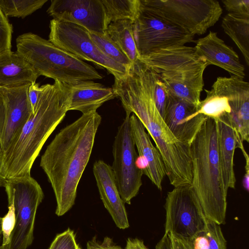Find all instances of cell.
Instances as JSON below:
<instances>
[{
  "label": "cell",
  "mask_w": 249,
  "mask_h": 249,
  "mask_svg": "<svg viewBox=\"0 0 249 249\" xmlns=\"http://www.w3.org/2000/svg\"><path fill=\"white\" fill-rule=\"evenodd\" d=\"M156 249H192V248L189 241L165 233L156 246Z\"/></svg>",
  "instance_id": "cell-32"
},
{
  "label": "cell",
  "mask_w": 249,
  "mask_h": 249,
  "mask_svg": "<svg viewBox=\"0 0 249 249\" xmlns=\"http://www.w3.org/2000/svg\"><path fill=\"white\" fill-rule=\"evenodd\" d=\"M222 27L243 54L249 65V16L228 13L223 18Z\"/></svg>",
  "instance_id": "cell-24"
},
{
  "label": "cell",
  "mask_w": 249,
  "mask_h": 249,
  "mask_svg": "<svg viewBox=\"0 0 249 249\" xmlns=\"http://www.w3.org/2000/svg\"><path fill=\"white\" fill-rule=\"evenodd\" d=\"M93 173L105 208L117 227L127 229L129 224L124 203L120 195L111 166L98 160L93 164Z\"/></svg>",
  "instance_id": "cell-18"
},
{
  "label": "cell",
  "mask_w": 249,
  "mask_h": 249,
  "mask_svg": "<svg viewBox=\"0 0 249 249\" xmlns=\"http://www.w3.org/2000/svg\"><path fill=\"white\" fill-rule=\"evenodd\" d=\"M90 36L100 49L108 57L117 63L129 68L132 63L118 46L106 34L100 35L90 33Z\"/></svg>",
  "instance_id": "cell-28"
},
{
  "label": "cell",
  "mask_w": 249,
  "mask_h": 249,
  "mask_svg": "<svg viewBox=\"0 0 249 249\" xmlns=\"http://www.w3.org/2000/svg\"><path fill=\"white\" fill-rule=\"evenodd\" d=\"M87 249H122V248L114 244L112 239L108 237L104 238L102 242L97 240L96 236L87 242Z\"/></svg>",
  "instance_id": "cell-35"
},
{
  "label": "cell",
  "mask_w": 249,
  "mask_h": 249,
  "mask_svg": "<svg viewBox=\"0 0 249 249\" xmlns=\"http://www.w3.org/2000/svg\"><path fill=\"white\" fill-rule=\"evenodd\" d=\"M105 34L118 46L132 64L138 60L133 21L125 19L112 22L108 25Z\"/></svg>",
  "instance_id": "cell-23"
},
{
  "label": "cell",
  "mask_w": 249,
  "mask_h": 249,
  "mask_svg": "<svg viewBox=\"0 0 249 249\" xmlns=\"http://www.w3.org/2000/svg\"><path fill=\"white\" fill-rule=\"evenodd\" d=\"M165 233L190 241L205 228L206 218L191 184L174 187L165 199Z\"/></svg>",
  "instance_id": "cell-11"
},
{
  "label": "cell",
  "mask_w": 249,
  "mask_h": 249,
  "mask_svg": "<svg viewBox=\"0 0 249 249\" xmlns=\"http://www.w3.org/2000/svg\"><path fill=\"white\" fill-rule=\"evenodd\" d=\"M39 76L31 65L16 52L0 54V88L30 85Z\"/></svg>",
  "instance_id": "cell-21"
},
{
  "label": "cell",
  "mask_w": 249,
  "mask_h": 249,
  "mask_svg": "<svg viewBox=\"0 0 249 249\" xmlns=\"http://www.w3.org/2000/svg\"><path fill=\"white\" fill-rule=\"evenodd\" d=\"M8 211L3 217H2L1 230L2 242L0 249H6L9 245L12 232L14 229L16 223V216L13 199L7 197Z\"/></svg>",
  "instance_id": "cell-29"
},
{
  "label": "cell",
  "mask_w": 249,
  "mask_h": 249,
  "mask_svg": "<svg viewBox=\"0 0 249 249\" xmlns=\"http://www.w3.org/2000/svg\"><path fill=\"white\" fill-rule=\"evenodd\" d=\"M206 117L197 112L195 105L169 90L163 119L180 142L190 146Z\"/></svg>",
  "instance_id": "cell-14"
},
{
  "label": "cell",
  "mask_w": 249,
  "mask_h": 249,
  "mask_svg": "<svg viewBox=\"0 0 249 249\" xmlns=\"http://www.w3.org/2000/svg\"><path fill=\"white\" fill-rule=\"evenodd\" d=\"M217 142L219 164L223 188L227 195L228 189H234L236 178L234 171V155L237 148V134L230 118L224 116L216 120Z\"/></svg>",
  "instance_id": "cell-20"
},
{
  "label": "cell",
  "mask_w": 249,
  "mask_h": 249,
  "mask_svg": "<svg viewBox=\"0 0 249 249\" xmlns=\"http://www.w3.org/2000/svg\"><path fill=\"white\" fill-rule=\"evenodd\" d=\"M141 6L153 14L195 36L205 34L222 14L216 0H140Z\"/></svg>",
  "instance_id": "cell-7"
},
{
  "label": "cell",
  "mask_w": 249,
  "mask_h": 249,
  "mask_svg": "<svg viewBox=\"0 0 249 249\" xmlns=\"http://www.w3.org/2000/svg\"><path fill=\"white\" fill-rule=\"evenodd\" d=\"M125 113L134 114L143 125L162 158L171 185H190L192 179L190 147L178 140L157 107V94L150 86H141L119 97Z\"/></svg>",
  "instance_id": "cell-3"
},
{
  "label": "cell",
  "mask_w": 249,
  "mask_h": 249,
  "mask_svg": "<svg viewBox=\"0 0 249 249\" xmlns=\"http://www.w3.org/2000/svg\"><path fill=\"white\" fill-rule=\"evenodd\" d=\"M125 113L115 137L111 167L122 200L124 203L130 204L142 185L143 172L138 165V156L130 130L131 114Z\"/></svg>",
  "instance_id": "cell-10"
},
{
  "label": "cell",
  "mask_w": 249,
  "mask_h": 249,
  "mask_svg": "<svg viewBox=\"0 0 249 249\" xmlns=\"http://www.w3.org/2000/svg\"><path fill=\"white\" fill-rule=\"evenodd\" d=\"M101 121L96 111L82 114L60 130L41 157L40 166L53 190L57 216L65 214L75 203Z\"/></svg>",
  "instance_id": "cell-1"
},
{
  "label": "cell",
  "mask_w": 249,
  "mask_h": 249,
  "mask_svg": "<svg viewBox=\"0 0 249 249\" xmlns=\"http://www.w3.org/2000/svg\"><path fill=\"white\" fill-rule=\"evenodd\" d=\"M49 40L78 58L106 69L115 78L126 74L128 68L108 57L92 40L85 28L73 23L52 19Z\"/></svg>",
  "instance_id": "cell-9"
},
{
  "label": "cell",
  "mask_w": 249,
  "mask_h": 249,
  "mask_svg": "<svg viewBox=\"0 0 249 249\" xmlns=\"http://www.w3.org/2000/svg\"><path fill=\"white\" fill-rule=\"evenodd\" d=\"M48 0H0V8L7 18H22L41 8Z\"/></svg>",
  "instance_id": "cell-27"
},
{
  "label": "cell",
  "mask_w": 249,
  "mask_h": 249,
  "mask_svg": "<svg viewBox=\"0 0 249 249\" xmlns=\"http://www.w3.org/2000/svg\"><path fill=\"white\" fill-rule=\"evenodd\" d=\"M242 184L244 189L249 191V172H246L243 178Z\"/></svg>",
  "instance_id": "cell-39"
},
{
  "label": "cell",
  "mask_w": 249,
  "mask_h": 249,
  "mask_svg": "<svg viewBox=\"0 0 249 249\" xmlns=\"http://www.w3.org/2000/svg\"><path fill=\"white\" fill-rule=\"evenodd\" d=\"M49 249H81L77 243L75 234L70 228L58 234L51 243Z\"/></svg>",
  "instance_id": "cell-30"
},
{
  "label": "cell",
  "mask_w": 249,
  "mask_h": 249,
  "mask_svg": "<svg viewBox=\"0 0 249 249\" xmlns=\"http://www.w3.org/2000/svg\"><path fill=\"white\" fill-rule=\"evenodd\" d=\"M138 60L160 76L169 90L198 107L208 66L194 47L177 45L158 50Z\"/></svg>",
  "instance_id": "cell-5"
},
{
  "label": "cell",
  "mask_w": 249,
  "mask_h": 249,
  "mask_svg": "<svg viewBox=\"0 0 249 249\" xmlns=\"http://www.w3.org/2000/svg\"><path fill=\"white\" fill-rule=\"evenodd\" d=\"M12 25L0 8V54L11 50Z\"/></svg>",
  "instance_id": "cell-31"
},
{
  "label": "cell",
  "mask_w": 249,
  "mask_h": 249,
  "mask_svg": "<svg viewBox=\"0 0 249 249\" xmlns=\"http://www.w3.org/2000/svg\"><path fill=\"white\" fill-rule=\"evenodd\" d=\"M228 13L249 16V0H222Z\"/></svg>",
  "instance_id": "cell-33"
},
{
  "label": "cell",
  "mask_w": 249,
  "mask_h": 249,
  "mask_svg": "<svg viewBox=\"0 0 249 249\" xmlns=\"http://www.w3.org/2000/svg\"><path fill=\"white\" fill-rule=\"evenodd\" d=\"M133 24L139 57L160 49L195 42L194 36L181 28L153 14L141 5Z\"/></svg>",
  "instance_id": "cell-12"
},
{
  "label": "cell",
  "mask_w": 249,
  "mask_h": 249,
  "mask_svg": "<svg viewBox=\"0 0 249 249\" xmlns=\"http://www.w3.org/2000/svg\"><path fill=\"white\" fill-rule=\"evenodd\" d=\"M16 47V52L39 76L64 84L103 78L90 65L34 33H26L18 36Z\"/></svg>",
  "instance_id": "cell-6"
},
{
  "label": "cell",
  "mask_w": 249,
  "mask_h": 249,
  "mask_svg": "<svg viewBox=\"0 0 249 249\" xmlns=\"http://www.w3.org/2000/svg\"><path fill=\"white\" fill-rule=\"evenodd\" d=\"M6 117V102L1 88H0V142L5 127Z\"/></svg>",
  "instance_id": "cell-36"
},
{
  "label": "cell",
  "mask_w": 249,
  "mask_h": 249,
  "mask_svg": "<svg viewBox=\"0 0 249 249\" xmlns=\"http://www.w3.org/2000/svg\"><path fill=\"white\" fill-rule=\"evenodd\" d=\"M7 197L13 199L16 223L6 249H27L34 240L37 208L44 198L39 184L31 176L7 179L4 187Z\"/></svg>",
  "instance_id": "cell-8"
},
{
  "label": "cell",
  "mask_w": 249,
  "mask_h": 249,
  "mask_svg": "<svg viewBox=\"0 0 249 249\" xmlns=\"http://www.w3.org/2000/svg\"><path fill=\"white\" fill-rule=\"evenodd\" d=\"M69 98L63 83L43 85L34 113L3 154L2 173L6 179L31 176L33 163L46 141L68 111Z\"/></svg>",
  "instance_id": "cell-2"
},
{
  "label": "cell",
  "mask_w": 249,
  "mask_h": 249,
  "mask_svg": "<svg viewBox=\"0 0 249 249\" xmlns=\"http://www.w3.org/2000/svg\"><path fill=\"white\" fill-rule=\"evenodd\" d=\"M30 85L1 88L6 106L5 124L0 142L3 154L33 114L28 96Z\"/></svg>",
  "instance_id": "cell-15"
},
{
  "label": "cell",
  "mask_w": 249,
  "mask_h": 249,
  "mask_svg": "<svg viewBox=\"0 0 249 249\" xmlns=\"http://www.w3.org/2000/svg\"><path fill=\"white\" fill-rule=\"evenodd\" d=\"M188 241L192 249H227L220 225L207 218L204 229Z\"/></svg>",
  "instance_id": "cell-25"
},
{
  "label": "cell",
  "mask_w": 249,
  "mask_h": 249,
  "mask_svg": "<svg viewBox=\"0 0 249 249\" xmlns=\"http://www.w3.org/2000/svg\"><path fill=\"white\" fill-rule=\"evenodd\" d=\"M53 19L81 26L104 35L107 27L102 0H52L47 10Z\"/></svg>",
  "instance_id": "cell-13"
},
{
  "label": "cell",
  "mask_w": 249,
  "mask_h": 249,
  "mask_svg": "<svg viewBox=\"0 0 249 249\" xmlns=\"http://www.w3.org/2000/svg\"><path fill=\"white\" fill-rule=\"evenodd\" d=\"M125 249H133L131 239L128 238L126 242V245Z\"/></svg>",
  "instance_id": "cell-40"
},
{
  "label": "cell",
  "mask_w": 249,
  "mask_h": 249,
  "mask_svg": "<svg viewBox=\"0 0 249 249\" xmlns=\"http://www.w3.org/2000/svg\"><path fill=\"white\" fill-rule=\"evenodd\" d=\"M133 249H148L142 241L137 239H131Z\"/></svg>",
  "instance_id": "cell-38"
},
{
  "label": "cell",
  "mask_w": 249,
  "mask_h": 249,
  "mask_svg": "<svg viewBox=\"0 0 249 249\" xmlns=\"http://www.w3.org/2000/svg\"><path fill=\"white\" fill-rule=\"evenodd\" d=\"M43 89V85L39 86L36 82L31 84L28 88V96L33 113L39 102Z\"/></svg>",
  "instance_id": "cell-34"
},
{
  "label": "cell",
  "mask_w": 249,
  "mask_h": 249,
  "mask_svg": "<svg viewBox=\"0 0 249 249\" xmlns=\"http://www.w3.org/2000/svg\"><path fill=\"white\" fill-rule=\"evenodd\" d=\"M132 138L141 161V168L159 190H162V181L166 176L161 155L151 142L150 136L143 125L133 113L129 118Z\"/></svg>",
  "instance_id": "cell-16"
},
{
  "label": "cell",
  "mask_w": 249,
  "mask_h": 249,
  "mask_svg": "<svg viewBox=\"0 0 249 249\" xmlns=\"http://www.w3.org/2000/svg\"><path fill=\"white\" fill-rule=\"evenodd\" d=\"M107 26L111 22L128 19L134 21L140 8V0H102Z\"/></svg>",
  "instance_id": "cell-26"
},
{
  "label": "cell",
  "mask_w": 249,
  "mask_h": 249,
  "mask_svg": "<svg viewBox=\"0 0 249 249\" xmlns=\"http://www.w3.org/2000/svg\"><path fill=\"white\" fill-rule=\"evenodd\" d=\"M217 131V121L206 117L190 146L191 187L206 218L220 225L225 223L227 195L221 178Z\"/></svg>",
  "instance_id": "cell-4"
},
{
  "label": "cell",
  "mask_w": 249,
  "mask_h": 249,
  "mask_svg": "<svg viewBox=\"0 0 249 249\" xmlns=\"http://www.w3.org/2000/svg\"><path fill=\"white\" fill-rule=\"evenodd\" d=\"M196 54L201 57L207 66L213 65L227 71L231 75L244 79L245 68L237 53L217 35L210 31L205 36L195 40Z\"/></svg>",
  "instance_id": "cell-17"
},
{
  "label": "cell",
  "mask_w": 249,
  "mask_h": 249,
  "mask_svg": "<svg viewBox=\"0 0 249 249\" xmlns=\"http://www.w3.org/2000/svg\"><path fill=\"white\" fill-rule=\"evenodd\" d=\"M64 84L68 94V111L87 114L96 111L105 102L117 97L112 88L92 80Z\"/></svg>",
  "instance_id": "cell-19"
},
{
  "label": "cell",
  "mask_w": 249,
  "mask_h": 249,
  "mask_svg": "<svg viewBox=\"0 0 249 249\" xmlns=\"http://www.w3.org/2000/svg\"></svg>",
  "instance_id": "cell-42"
},
{
  "label": "cell",
  "mask_w": 249,
  "mask_h": 249,
  "mask_svg": "<svg viewBox=\"0 0 249 249\" xmlns=\"http://www.w3.org/2000/svg\"><path fill=\"white\" fill-rule=\"evenodd\" d=\"M1 222H2V217H0V238L2 234Z\"/></svg>",
  "instance_id": "cell-41"
},
{
  "label": "cell",
  "mask_w": 249,
  "mask_h": 249,
  "mask_svg": "<svg viewBox=\"0 0 249 249\" xmlns=\"http://www.w3.org/2000/svg\"><path fill=\"white\" fill-rule=\"evenodd\" d=\"M3 159V153L0 145V187H4L7 181V179L4 178L2 173Z\"/></svg>",
  "instance_id": "cell-37"
},
{
  "label": "cell",
  "mask_w": 249,
  "mask_h": 249,
  "mask_svg": "<svg viewBox=\"0 0 249 249\" xmlns=\"http://www.w3.org/2000/svg\"><path fill=\"white\" fill-rule=\"evenodd\" d=\"M231 113L229 115L232 125L242 142L249 141V84L235 76L231 96Z\"/></svg>",
  "instance_id": "cell-22"
}]
</instances>
